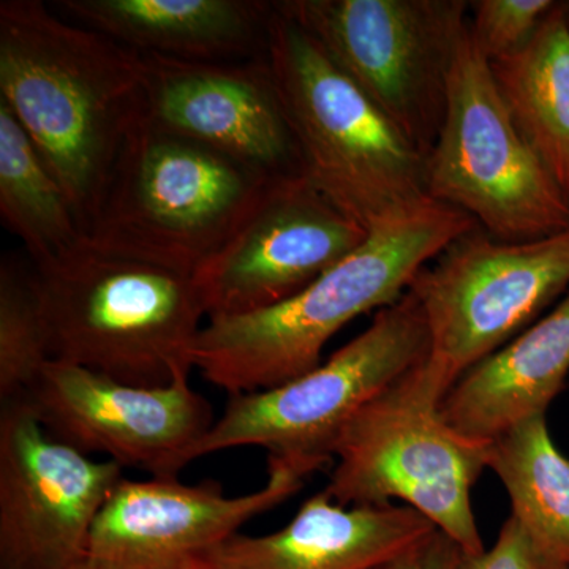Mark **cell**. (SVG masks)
<instances>
[{
	"label": "cell",
	"mask_w": 569,
	"mask_h": 569,
	"mask_svg": "<svg viewBox=\"0 0 569 569\" xmlns=\"http://www.w3.org/2000/svg\"><path fill=\"white\" fill-rule=\"evenodd\" d=\"M144 59L40 0L0 2V102L31 138L86 231L142 116Z\"/></svg>",
	"instance_id": "obj_1"
},
{
	"label": "cell",
	"mask_w": 569,
	"mask_h": 569,
	"mask_svg": "<svg viewBox=\"0 0 569 569\" xmlns=\"http://www.w3.org/2000/svg\"><path fill=\"white\" fill-rule=\"evenodd\" d=\"M478 227L468 213L425 198L370 228L350 257L288 301L211 318L194 337L190 365L231 397L306 376L343 326L396 305L425 266Z\"/></svg>",
	"instance_id": "obj_2"
},
{
	"label": "cell",
	"mask_w": 569,
	"mask_h": 569,
	"mask_svg": "<svg viewBox=\"0 0 569 569\" xmlns=\"http://www.w3.org/2000/svg\"><path fill=\"white\" fill-rule=\"evenodd\" d=\"M52 361L140 388L189 376L204 310L192 277L100 252L82 241L33 264Z\"/></svg>",
	"instance_id": "obj_3"
},
{
	"label": "cell",
	"mask_w": 569,
	"mask_h": 569,
	"mask_svg": "<svg viewBox=\"0 0 569 569\" xmlns=\"http://www.w3.org/2000/svg\"><path fill=\"white\" fill-rule=\"evenodd\" d=\"M266 62L302 174L367 230L427 197V156L290 17L272 10Z\"/></svg>",
	"instance_id": "obj_4"
},
{
	"label": "cell",
	"mask_w": 569,
	"mask_h": 569,
	"mask_svg": "<svg viewBox=\"0 0 569 569\" xmlns=\"http://www.w3.org/2000/svg\"><path fill=\"white\" fill-rule=\"evenodd\" d=\"M271 179L142 114L112 167L86 241L100 252L192 277L244 222Z\"/></svg>",
	"instance_id": "obj_5"
},
{
	"label": "cell",
	"mask_w": 569,
	"mask_h": 569,
	"mask_svg": "<svg viewBox=\"0 0 569 569\" xmlns=\"http://www.w3.org/2000/svg\"><path fill=\"white\" fill-rule=\"evenodd\" d=\"M448 388L427 365L373 397L340 433L325 490L342 507L406 501L466 556L485 552L471 488L488 467L489 445L466 440L440 417Z\"/></svg>",
	"instance_id": "obj_6"
},
{
	"label": "cell",
	"mask_w": 569,
	"mask_h": 569,
	"mask_svg": "<svg viewBox=\"0 0 569 569\" xmlns=\"http://www.w3.org/2000/svg\"><path fill=\"white\" fill-rule=\"evenodd\" d=\"M430 335L418 299L407 291L378 310L366 331L306 376L231 397L197 448V459L260 447L269 466L309 477L335 459L340 433L373 397L429 356Z\"/></svg>",
	"instance_id": "obj_7"
},
{
	"label": "cell",
	"mask_w": 569,
	"mask_h": 569,
	"mask_svg": "<svg viewBox=\"0 0 569 569\" xmlns=\"http://www.w3.org/2000/svg\"><path fill=\"white\" fill-rule=\"evenodd\" d=\"M426 189L500 241H533L569 228V201L512 121L470 22L449 71Z\"/></svg>",
	"instance_id": "obj_8"
},
{
	"label": "cell",
	"mask_w": 569,
	"mask_h": 569,
	"mask_svg": "<svg viewBox=\"0 0 569 569\" xmlns=\"http://www.w3.org/2000/svg\"><path fill=\"white\" fill-rule=\"evenodd\" d=\"M463 0H282L332 63L429 156L468 29Z\"/></svg>",
	"instance_id": "obj_9"
},
{
	"label": "cell",
	"mask_w": 569,
	"mask_h": 569,
	"mask_svg": "<svg viewBox=\"0 0 569 569\" xmlns=\"http://www.w3.org/2000/svg\"><path fill=\"white\" fill-rule=\"evenodd\" d=\"M569 288V228L526 242L481 227L451 242L410 291L430 335L427 365L451 389L467 370L526 331Z\"/></svg>",
	"instance_id": "obj_10"
},
{
	"label": "cell",
	"mask_w": 569,
	"mask_h": 569,
	"mask_svg": "<svg viewBox=\"0 0 569 569\" xmlns=\"http://www.w3.org/2000/svg\"><path fill=\"white\" fill-rule=\"evenodd\" d=\"M369 230L305 174L277 176L222 249L192 276L208 320L258 312L301 293Z\"/></svg>",
	"instance_id": "obj_11"
},
{
	"label": "cell",
	"mask_w": 569,
	"mask_h": 569,
	"mask_svg": "<svg viewBox=\"0 0 569 569\" xmlns=\"http://www.w3.org/2000/svg\"><path fill=\"white\" fill-rule=\"evenodd\" d=\"M21 399L56 440L151 478H178L216 422L189 376L168 387L140 388L50 361Z\"/></svg>",
	"instance_id": "obj_12"
},
{
	"label": "cell",
	"mask_w": 569,
	"mask_h": 569,
	"mask_svg": "<svg viewBox=\"0 0 569 569\" xmlns=\"http://www.w3.org/2000/svg\"><path fill=\"white\" fill-rule=\"evenodd\" d=\"M122 470L52 438L24 399L2 403L0 568L69 569L80 563Z\"/></svg>",
	"instance_id": "obj_13"
},
{
	"label": "cell",
	"mask_w": 569,
	"mask_h": 569,
	"mask_svg": "<svg viewBox=\"0 0 569 569\" xmlns=\"http://www.w3.org/2000/svg\"><path fill=\"white\" fill-rule=\"evenodd\" d=\"M305 477L269 466L263 489L228 497L219 485H182L178 478H122L93 523L86 569H198L209 550L246 522L279 507Z\"/></svg>",
	"instance_id": "obj_14"
},
{
	"label": "cell",
	"mask_w": 569,
	"mask_h": 569,
	"mask_svg": "<svg viewBox=\"0 0 569 569\" xmlns=\"http://www.w3.org/2000/svg\"><path fill=\"white\" fill-rule=\"evenodd\" d=\"M142 59V114L152 126L271 178L302 173L266 56L246 62Z\"/></svg>",
	"instance_id": "obj_15"
},
{
	"label": "cell",
	"mask_w": 569,
	"mask_h": 569,
	"mask_svg": "<svg viewBox=\"0 0 569 569\" xmlns=\"http://www.w3.org/2000/svg\"><path fill=\"white\" fill-rule=\"evenodd\" d=\"M437 527L410 507H342L326 490L307 498L274 533H236L198 569H372L422 548Z\"/></svg>",
	"instance_id": "obj_16"
},
{
	"label": "cell",
	"mask_w": 569,
	"mask_h": 569,
	"mask_svg": "<svg viewBox=\"0 0 569 569\" xmlns=\"http://www.w3.org/2000/svg\"><path fill=\"white\" fill-rule=\"evenodd\" d=\"M56 9L142 56L198 62L263 58L274 2L59 0Z\"/></svg>",
	"instance_id": "obj_17"
},
{
	"label": "cell",
	"mask_w": 569,
	"mask_h": 569,
	"mask_svg": "<svg viewBox=\"0 0 569 569\" xmlns=\"http://www.w3.org/2000/svg\"><path fill=\"white\" fill-rule=\"evenodd\" d=\"M569 376V291L552 312L467 370L440 403L455 432L489 445L526 419L546 415Z\"/></svg>",
	"instance_id": "obj_18"
},
{
	"label": "cell",
	"mask_w": 569,
	"mask_h": 569,
	"mask_svg": "<svg viewBox=\"0 0 569 569\" xmlns=\"http://www.w3.org/2000/svg\"><path fill=\"white\" fill-rule=\"evenodd\" d=\"M523 140L569 201V21L557 2L522 50L490 62Z\"/></svg>",
	"instance_id": "obj_19"
},
{
	"label": "cell",
	"mask_w": 569,
	"mask_h": 569,
	"mask_svg": "<svg viewBox=\"0 0 569 569\" xmlns=\"http://www.w3.org/2000/svg\"><path fill=\"white\" fill-rule=\"evenodd\" d=\"M488 467L503 482L511 516L531 541L569 567V459L553 443L546 415L490 441Z\"/></svg>",
	"instance_id": "obj_20"
},
{
	"label": "cell",
	"mask_w": 569,
	"mask_h": 569,
	"mask_svg": "<svg viewBox=\"0 0 569 569\" xmlns=\"http://www.w3.org/2000/svg\"><path fill=\"white\" fill-rule=\"evenodd\" d=\"M0 213L24 242L32 264L84 241L69 198L9 107L0 102Z\"/></svg>",
	"instance_id": "obj_21"
},
{
	"label": "cell",
	"mask_w": 569,
	"mask_h": 569,
	"mask_svg": "<svg viewBox=\"0 0 569 569\" xmlns=\"http://www.w3.org/2000/svg\"><path fill=\"white\" fill-rule=\"evenodd\" d=\"M52 361L50 337L32 269L3 258L0 264V400L21 399Z\"/></svg>",
	"instance_id": "obj_22"
},
{
	"label": "cell",
	"mask_w": 569,
	"mask_h": 569,
	"mask_svg": "<svg viewBox=\"0 0 569 569\" xmlns=\"http://www.w3.org/2000/svg\"><path fill=\"white\" fill-rule=\"evenodd\" d=\"M556 0H477L470 36L490 62L522 50L556 7Z\"/></svg>",
	"instance_id": "obj_23"
},
{
	"label": "cell",
	"mask_w": 569,
	"mask_h": 569,
	"mask_svg": "<svg viewBox=\"0 0 569 569\" xmlns=\"http://www.w3.org/2000/svg\"><path fill=\"white\" fill-rule=\"evenodd\" d=\"M458 569H569L538 548L518 520L509 516L496 545L479 556L460 553Z\"/></svg>",
	"instance_id": "obj_24"
},
{
	"label": "cell",
	"mask_w": 569,
	"mask_h": 569,
	"mask_svg": "<svg viewBox=\"0 0 569 569\" xmlns=\"http://www.w3.org/2000/svg\"><path fill=\"white\" fill-rule=\"evenodd\" d=\"M460 553L459 546L447 535L437 530L425 550L426 569H458Z\"/></svg>",
	"instance_id": "obj_25"
},
{
	"label": "cell",
	"mask_w": 569,
	"mask_h": 569,
	"mask_svg": "<svg viewBox=\"0 0 569 569\" xmlns=\"http://www.w3.org/2000/svg\"><path fill=\"white\" fill-rule=\"evenodd\" d=\"M427 545H429V542H427ZM426 546L410 550V552L403 553V556L397 557L395 560L385 561V563L378 565V567L372 569H426Z\"/></svg>",
	"instance_id": "obj_26"
},
{
	"label": "cell",
	"mask_w": 569,
	"mask_h": 569,
	"mask_svg": "<svg viewBox=\"0 0 569 569\" xmlns=\"http://www.w3.org/2000/svg\"><path fill=\"white\" fill-rule=\"evenodd\" d=\"M563 9H565V13H567V18L569 21V0H567V2H563Z\"/></svg>",
	"instance_id": "obj_27"
},
{
	"label": "cell",
	"mask_w": 569,
	"mask_h": 569,
	"mask_svg": "<svg viewBox=\"0 0 569 569\" xmlns=\"http://www.w3.org/2000/svg\"><path fill=\"white\" fill-rule=\"evenodd\" d=\"M69 569H86V568H84V567H82V563H81V561H80V563H77V565H74V567H71V568H69Z\"/></svg>",
	"instance_id": "obj_28"
}]
</instances>
